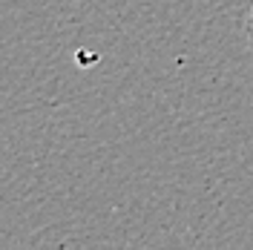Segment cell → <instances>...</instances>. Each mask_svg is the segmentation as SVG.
<instances>
[{
  "label": "cell",
  "mask_w": 253,
  "mask_h": 250,
  "mask_svg": "<svg viewBox=\"0 0 253 250\" xmlns=\"http://www.w3.org/2000/svg\"><path fill=\"white\" fill-rule=\"evenodd\" d=\"M245 38H248V49H251V55H253V3H251L248 17H245Z\"/></svg>",
  "instance_id": "obj_1"
}]
</instances>
